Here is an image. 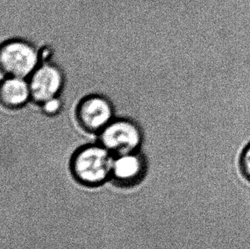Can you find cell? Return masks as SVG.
<instances>
[{
	"label": "cell",
	"instance_id": "6da1fadb",
	"mask_svg": "<svg viewBox=\"0 0 250 249\" xmlns=\"http://www.w3.org/2000/svg\"><path fill=\"white\" fill-rule=\"evenodd\" d=\"M113 154L102 145H90L80 149L72 160L75 178L84 185L95 186L111 174Z\"/></svg>",
	"mask_w": 250,
	"mask_h": 249
},
{
	"label": "cell",
	"instance_id": "7a4b0ae2",
	"mask_svg": "<svg viewBox=\"0 0 250 249\" xmlns=\"http://www.w3.org/2000/svg\"><path fill=\"white\" fill-rule=\"evenodd\" d=\"M41 52L29 41L13 39L2 44L0 67L4 77L28 79L41 63Z\"/></svg>",
	"mask_w": 250,
	"mask_h": 249
},
{
	"label": "cell",
	"instance_id": "3957f363",
	"mask_svg": "<svg viewBox=\"0 0 250 249\" xmlns=\"http://www.w3.org/2000/svg\"><path fill=\"white\" fill-rule=\"evenodd\" d=\"M99 141L113 155L128 154L139 148L142 131L130 119L115 118L99 133Z\"/></svg>",
	"mask_w": 250,
	"mask_h": 249
},
{
	"label": "cell",
	"instance_id": "277c9868",
	"mask_svg": "<svg viewBox=\"0 0 250 249\" xmlns=\"http://www.w3.org/2000/svg\"><path fill=\"white\" fill-rule=\"evenodd\" d=\"M75 115L76 122L84 131L99 134L115 119V109L104 96L88 95L79 102Z\"/></svg>",
	"mask_w": 250,
	"mask_h": 249
},
{
	"label": "cell",
	"instance_id": "5b68a950",
	"mask_svg": "<svg viewBox=\"0 0 250 249\" xmlns=\"http://www.w3.org/2000/svg\"><path fill=\"white\" fill-rule=\"evenodd\" d=\"M27 81L32 101L40 106L48 100L60 97L65 84L62 70L49 62H41Z\"/></svg>",
	"mask_w": 250,
	"mask_h": 249
},
{
	"label": "cell",
	"instance_id": "8992f818",
	"mask_svg": "<svg viewBox=\"0 0 250 249\" xmlns=\"http://www.w3.org/2000/svg\"><path fill=\"white\" fill-rule=\"evenodd\" d=\"M0 101L2 106L9 110L24 108L32 101L27 79L5 76L0 87Z\"/></svg>",
	"mask_w": 250,
	"mask_h": 249
},
{
	"label": "cell",
	"instance_id": "52a82bcc",
	"mask_svg": "<svg viewBox=\"0 0 250 249\" xmlns=\"http://www.w3.org/2000/svg\"><path fill=\"white\" fill-rule=\"evenodd\" d=\"M143 160L135 152L116 155L112 166V175L122 183L135 181L142 174Z\"/></svg>",
	"mask_w": 250,
	"mask_h": 249
},
{
	"label": "cell",
	"instance_id": "ba28073f",
	"mask_svg": "<svg viewBox=\"0 0 250 249\" xmlns=\"http://www.w3.org/2000/svg\"><path fill=\"white\" fill-rule=\"evenodd\" d=\"M41 108L44 115L47 116H56L62 111V102L60 99V97L52 98L41 104Z\"/></svg>",
	"mask_w": 250,
	"mask_h": 249
},
{
	"label": "cell",
	"instance_id": "9c48e42d",
	"mask_svg": "<svg viewBox=\"0 0 250 249\" xmlns=\"http://www.w3.org/2000/svg\"><path fill=\"white\" fill-rule=\"evenodd\" d=\"M239 165L243 175L250 182V143L241 154Z\"/></svg>",
	"mask_w": 250,
	"mask_h": 249
}]
</instances>
